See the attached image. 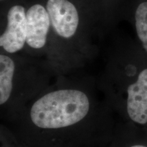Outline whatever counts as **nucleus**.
I'll list each match as a JSON object with an SVG mask.
<instances>
[{
	"label": "nucleus",
	"mask_w": 147,
	"mask_h": 147,
	"mask_svg": "<svg viewBox=\"0 0 147 147\" xmlns=\"http://www.w3.org/2000/svg\"><path fill=\"white\" fill-rule=\"evenodd\" d=\"M136 28L143 48L147 51V1L141 3L135 14Z\"/></svg>",
	"instance_id": "423d86ee"
},
{
	"label": "nucleus",
	"mask_w": 147,
	"mask_h": 147,
	"mask_svg": "<svg viewBox=\"0 0 147 147\" xmlns=\"http://www.w3.org/2000/svg\"><path fill=\"white\" fill-rule=\"evenodd\" d=\"M110 109L86 90L61 87L40 93L8 123L26 147H108Z\"/></svg>",
	"instance_id": "f257e3e1"
},
{
	"label": "nucleus",
	"mask_w": 147,
	"mask_h": 147,
	"mask_svg": "<svg viewBox=\"0 0 147 147\" xmlns=\"http://www.w3.org/2000/svg\"><path fill=\"white\" fill-rule=\"evenodd\" d=\"M129 147H147L145 145H142V144H134L131 145V146H129Z\"/></svg>",
	"instance_id": "6e6552de"
},
{
	"label": "nucleus",
	"mask_w": 147,
	"mask_h": 147,
	"mask_svg": "<svg viewBox=\"0 0 147 147\" xmlns=\"http://www.w3.org/2000/svg\"><path fill=\"white\" fill-rule=\"evenodd\" d=\"M7 27L0 37V46L7 53H14L21 51L26 42V13L23 6H12L7 15Z\"/></svg>",
	"instance_id": "f03ea898"
},
{
	"label": "nucleus",
	"mask_w": 147,
	"mask_h": 147,
	"mask_svg": "<svg viewBox=\"0 0 147 147\" xmlns=\"http://www.w3.org/2000/svg\"><path fill=\"white\" fill-rule=\"evenodd\" d=\"M0 144L1 147H26L16 138L10 128L3 125L0 131Z\"/></svg>",
	"instance_id": "0eeeda50"
},
{
	"label": "nucleus",
	"mask_w": 147,
	"mask_h": 147,
	"mask_svg": "<svg viewBox=\"0 0 147 147\" xmlns=\"http://www.w3.org/2000/svg\"><path fill=\"white\" fill-rule=\"evenodd\" d=\"M47 10L57 34L69 38L76 33L79 16L75 5L68 0H49Z\"/></svg>",
	"instance_id": "7ed1b4c3"
},
{
	"label": "nucleus",
	"mask_w": 147,
	"mask_h": 147,
	"mask_svg": "<svg viewBox=\"0 0 147 147\" xmlns=\"http://www.w3.org/2000/svg\"><path fill=\"white\" fill-rule=\"evenodd\" d=\"M26 43L33 49H42L46 45L51 23L47 9L40 4L32 5L26 13Z\"/></svg>",
	"instance_id": "39448f33"
},
{
	"label": "nucleus",
	"mask_w": 147,
	"mask_h": 147,
	"mask_svg": "<svg viewBox=\"0 0 147 147\" xmlns=\"http://www.w3.org/2000/svg\"><path fill=\"white\" fill-rule=\"evenodd\" d=\"M125 110L135 123H147V68L141 71L137 80L127 88Z\"/></svg>",
	"instance_id": "20e7f679"
}]
</instances>
